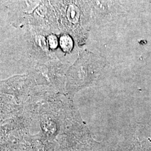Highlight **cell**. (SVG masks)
I'll list each match as a JSON object with an SVG mask.
<instances>
[{
	"instance_id": "cell-1",
	"label": "cell",
	"mask_w": 151,
	"mask_h": 151,
	"mask_svg": "<svg viewBox=\"0 0 151 151\" xmlns=\"http://www.w3.org/2000/svg\"><path fill=\"white\" fill-rule=\"evenodd\" d=\"M60 45L61 48L65 52H70L73 48V41L68 35H64L60 38Z\"/></svg>"
},
{
	"instance_id": "cell-2",
	"label": "cell",
	"mask_w": 151,
	"mask_h": 151,
	"mask_svg": "<svg viewBox=\"0 0 151 151\" xmlns=\"http://www.w3.org/2000/svg\"><path fill=\"white\" fill-rule=\"evenodd\" d=\"M49 45L50 48L52 49L55 48L58 45L57 38L54 35L49 36L48 38Z\"/></svg>"
}]
</instances>
